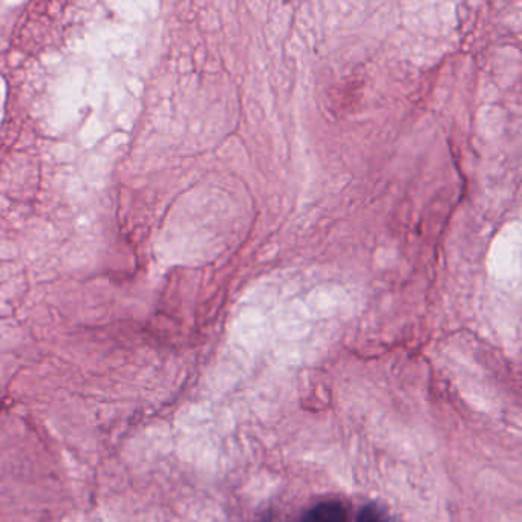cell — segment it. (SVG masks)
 I'll use <instances>...</instances> for the list:
<instances>
[{
	"label": "cell",
	"mask_w": 522,
	"mask_h": 522,
	"mask_svg": "<svg viewBox=\"0 0 522 522\" xmlns=\"http://www.w3.org/2000/svg\"><path fill=\"white\" fill-rule=\"evenodd\" d=\"M299 522H346V510L339 501H325L305 513Z\"/></svg>",
	"instance_id": "cell-1"
},
{
	"label": "cell",
	"mask_w": 522,
	"mask_h": 522,
	"mask_svg": "<svg viewBox=\"0 0 522 522\" xmlns=\"http://www.w3.org/2000/svg\"><path fill=\"white\" fill-rule=\"evenodd\" d=\"M357 522H388V516L376 506H366L360 510Z\"/></svg>",
	"instance_id": "cell-2"
}]
</instances>
